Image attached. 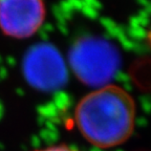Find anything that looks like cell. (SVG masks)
Returning a JSON list of instances; mask_svg holds the SVG:
<instances>
[{
    "instance_id": "6da1fadb",
    "label": "cell",
    "mask_w": 151,
    "mask_h": 151,
    "mask_svg": "<svg viewBox=\"0 0 151 151\" xmlns=\"http://www.w3.org/2000/svg\"><path fill=\"white\" fill-rule=\"evenodd\" d=\"M135 102L116 85L94 88L80 100L75 122L88 144L99 149L116 148L130 139L135 126Z\"/></svg>"
},
{
    "instance_id": "7a4b0ae2",
    "label": "cell",
    "mask_w": 151,
    "mask_h": 151,
    "mask_svg": "<svg viewBox=\"0 0 151 151\" xmlns=\"http://www.w3.org/2000/svg\"><path fill=\"white\" fill-rule=\"evenodd\" d=\"M70 65L83 82L97 87L107 85L118 69L116 52L101 40H83L70 52Z\"/></svg>"
},
{
    "instance_id": "3957f363",
    "label": "cell",
    "mask_w": 151,
    "mask_h": 151,
    "mask_svg": "<svg viewBox=\"0 0 151 151\" xmlns=\"http://www.w3.org/2000/svg\"><path fill=\"white\" fill-rule=\"evenodd\" d=\"M45 19L43 0H0V26L9 36L27 38Z\"/></svg>"
},
{
    "instance_id": "277c9868",
    "label": "cell",
    "mask_w": 151,
    "mask_h": 151,
    "mask_svg": "<svg viewBox=\"0 0 151 151\" xmlns=\"http://www.w3.org/2000/svg\"><path fill=\"white\" fill-rule=\"evenodd\" d=\"M34 82L45 89H56L66 82L67 66L54 47L40 46L33 52L28 64Z\"/></svg>"
},
{
    "instance_id": "5b68a950",
    "label": "cell",
    "mask_w": 151,
    "mask_h": 151,
    "mask_svg": "<svg viewBox=\"0 0 151 151\" xmlns=\"http://www.w3.org/2000/svg\"><path fill=\"white\" fill-rule=\"evenodd\" d=\"M33 151H79V150L66 144H59V145H52V146L35 149Z\"/></svg>"
},
{
    "instance_id": "8992f818",
    "label": "cell",
    "mask_w": 151,
    "mask_h": 151,
    "mask_svg": "<svg viewBox=\"0 0 151 151\" xmlns=\"http://www.w3.org/2000/svg\"><path fill=\"white\" fill-rule=\"evenodd\" d=\"M149 43H150V45H151V32H150V33H149Z\"/></svg>"
}]
</instances>
